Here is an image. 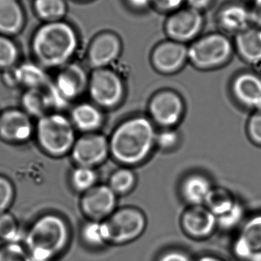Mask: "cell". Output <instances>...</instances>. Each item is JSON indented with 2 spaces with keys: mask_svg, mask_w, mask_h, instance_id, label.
Here are the masks:
<instances>
[{
  "mask_svg": "<svg viewBox=\"0 0 261 261\" xmlns=\"http://www.w3.org/2000/svg\"><path fill=\"white\" fill-rule=\"evenodd\" d=\"M156 135L153 124L146 118L124 121L113 130L109 140L110 153L121 164H139L151 152Z\"/></svg>",
  "mask_w": 261,
  "mask_h": 261,
  "instance_id": "obj_2",
  "label": "cell"
},
{
  "mask_svg": "<svg viewBox=\"0 0 261 261\" xmlns=\"http://www.w3.org/2000/svg\"><path fill=\"white\" fill-rule=\"evenodd\" d=\"M37 15L48 22L60 21L66 12L64 0H35Z\"/></svg>",
  "mask_w": 261,
  "mask_h": 261,
  "instance_id": "obj_29",
  "label": "cell"
},
{
  "mask_svg": "<svg viewBox=\"0 0 261 261\" xmlns=\"http://www.w3.org/2000/svg\"><path fill=\"white\" fill-rule=\"evenodd\" d=\"M233 254L240 261H261V213L247 219L233 243Z\"/></svg>",
  "mask_w": 261,
  "mask_h": 261,
  "instance_id": "obj_11",
  "label": "cell"
},
{
  "mask_svg": "<svg viewBox=\"0 0 261 261\" xmlns=\"http://www.w3.org/2000/svg\"><path fill=\"white\" fill-rule=\"evenodd\" d=\"M121 47V39L114 33L101 34L93 40L89 48V65L93 70L107 68L119 57Z\"/></svg>",
  "mask_w": 261,
  "mask_h": 261,
  "instance_id": "obj_17",
  "label": "cell"
},
{
  "mask_svg": "<svg viewBox=\"0 0 261 261\" xmlns=\"http://www.w3.org/2000/svg\"><path fill=\"white\" fill-rule=\"evenodd\" d=\"M116 194L109 186H95L83 194L80 206L90 221L102 222L116 211Z\"/></svg>",
  "mask_w": 261,
  "mask_h": 261,
  "instance_id": "obj_12",
  "label": "cell"
},
{
  "mask_svg": "<svg viewBox=\"0 0 261 261\" xmlns=\"http://www.w3.org/2000/svg\"><path fill=\"white\" fill-rule=\"evenodd\" d=\"M211 186L209 180L202 175H192L184 181L182 193L185 201L193 205H204Z\"/></svg>",
  "mask_w": 261,
  "mask_h": 261,
  "instance_id": "obj_24",
  "label": "cell"
},
{
  "mask_svg": "<svg viewBox=\"0 0 261 261\" xmlns=\"http://www.w3.org/2000/svg\"><path fill=\"white\" fill-rule=\"evenodd\" d=\"M75 130L70 119L60 113H47L38 119L35 125L38 145L54 158L70 153L77 139Z\"/></svg>",
  "mask_w": 261,
  "mask_h": 261,
  "instance_id": "obj_4",
  "label": "cell"
},
{
  "mask_svg": "<svg viewBox=\"0 0 261 261\" xmlns=\"http://www.w3.org/2000/svg\"><path fill=\"white\" fill-rule=\"evenodd\" d=\"M89 78L78 64H68L45 87L51 109L61 110L87 89Z\"/></svg>",
  "mask_w": 261,
  "mask_h": 261,
  "instance_id": "obj_5",
  "label": "cell"
},
{
  "mask_svg": "<svg viewBox=\"0 0 261 261\" xmlns=\"http://www.w3.org/2000/svg\"><path fill=\"white\" fill-rule=\"evenodd\" d=\"M185 0H152V4L161 12H173L182 9Z\"/></svg>",
  "mask_w": 261,
  "mask_h": 261,
  "instance_id": "obj_39",
  "label": "cell"
},
{
  "mask_svg": "<svg viewBox=\"0 0 261 261\" xmlns=\"http://www.w3.org/2000/svg\"><path fill=\"white\" fill-rule=\"evenodd\" d=\"M136 184V176L129 169H120L110 176L109 187L116 195L126 194Z\"/></svg>",
  "mask_w": 261,
  "mask_h": 261,
  "instance_id": "obj_30",
  "label": "cell"
},
{
  "mask_svg": "<svg viewBox=\"0 0 261 261\" xmlns=\"http://www.w3.org/2000/svg\"><path fill=\"white\" fill-rule=\"evenodd\" d=\"M31 118L22 110H5L0 114V138L12 144L27 142L35 134Z\"/></svg>",
  "mask_w": 261,
  "mask_h": 261,
  "instance_id": "obj_13",
  "label": "cell"
},
{
  "mask_svg": "<svg viewBox=\"0 0 261 261\" xmlns=\"http://www.w3.org/2000/svg\"><path fill=\"white\" fill-rule=\"evenodd\" d=\"M235 203L236 201L228 191L216 188L211 189L204 205L216 217H219L230 211Z\"/></svg>",
  "mask_w": 261,
  "mask_h": 261,
  "instance_id": "obj_27",
  "label": "cell"
},
{
  "mask_svg": "<svg viewBox=\"0 0 261 261\" xmlns=\"http://www.w3.org/2000/svg\"><path fill=\"white\" fill-rule=\"evenodd\" d=\"M218 21L224 31L237 35L251 26L249 9L241 5H230L221 9Z\"/></svg>",
  "mask_w": 261,
  "mask_h": 261,
  "instance_id": "obj_22",
  "label": "cell"
},
{
  "mask_svg": "<svg viewBox=\"0 0 261 261\" xmlns=\"http://www.w3.org/2000/svg\"><path fill=\"white\" fill-rule=\"evenodd\" d=\"M232 43L226 35L212 33L196 40L188 47V60L199 69L225 64L232 55Z\"/></svg>",
  "mask_w": 261,
  "mask_h": 261,
  "instance_id": "obj_7",
  "label": "cell"
},
{
  "mask_svg": "<svg viewBox=\"0 0 261 261\" xmlns=\"http://www.w3.org/2000/svg\"><path fill=\"white\" fill-rule=\"evenodd\" d=\"M81 239L89 248L99 249L108 245L104 231V221L88 220L81 227Z\"/></svg>",
  "mask_w": 261,
  "mask_h": 261,
  "instance_id": "obj_26",
  "label": "cell"
},
{
  "mask_svg": "<svg viewBox=\"0 0 261 261\" xmlns=\"http://www.w3.org/2000/svg\"><path fill=\"white\" fill-rule=\"evenodd\" d=\"M183 232L194 240H205L218 228L217 217L205 205H193L184 212L181 218Z\"/></svg>",
  "mask_w": 261,
  "mask_h": 261,
  "instance_id": "obj_14",
  "label": "cell"
},
{
  "mask_svg": "<svg viewBox=\"0 0 261 261\" xmlns=\"http://www.w3.org/2000/svg\"><path fill=\"white\" fill-rule=\"evenodd\" d=\"M70 153L77 166L94 168L110 153L109 141L104 135L96 132L84 134L76 139Z\"/></svg>",
  "mask_w": 261,
  "mask_h": 261,
  "instance_id": "obj_9",
  "label": "cell"
},
{
  "mask_svg": "<svg viewBox=\"0 0 261 261\" xmlns=\"http://www.w3.org/2000/svg\"><path fill=\"white\" fill-rule=\"evenodd\" d=\"M235 47L240 56L251 64L261 63V29L251 27L237 34Z\"/></svg>",
  "mask_w": 261,
  "mask_h": 261,
  "instance_id": "obj_21",
  "label": "cell"
},
{
  "mask_svg": "<svg viewBox=\"0 0 261 261\" xmlns=\"http://www.w3.org/2000/svg\"><path fill=\"white\" fill-rule=\"evenodd\" d=\"M195 261H225L221 257H217V256L211 255V254H208V255L201 256L200 257Z\"/></svg>",
  "mask_w": 261,
  "mask_h": 261,
  "instance_id": "obj_43",
  "label": "cell"
},
{
  "mask_svg": "<svg viewBox=\"0 0 261 261\" xmlns=\"http://www.w3.org/2000/svg\"><path fill=\"white\" fill-rule=\"evenodd\" d=\"M70 239L67 221L59 215L47 213L32 222L21 244L30 261H55L66 251Z\"/></svg>",
  "mask_w": 261,
  "mask_h": 261,
  "instance_id": "obj_1",
  "label": "cell"
},
{
  "mask_svg": "<svg viewBox=\"0 0 261 261\" xmlns=\"http://www.w3.org/2000/svg\"><path fill=\"white\" fill-rule=\"evenodd\" d=\"M151 59L158 71L174 73L180 70L188 59V47L183 43L168 40L155 47Z\"/></svg>",
  "mask_w": 261,
  "mask_h": 261,
  "instance_id": "obj_16",
  "label": "cell"
},
{
  "mask_svg": "<svg viewBox=\"0 0 261 261\" xmlns=\"http://www.w3.org/2000/svg\"><path fill=\"white\" fill-rule=\"evenodd\" d=\"M236 99L248 108L261 110V78L254 73L241 74L232 87Z\"/></svg>",
  "mask_w": 261,
  "mask_h": 261,
  "instance_id": "obj_18",
  "label": "cell"
},
{
  "mask_svg": "<svg viewBox=\"0 0 261 261\" xmlns=\"http://www.w3.org/2000/svg\"><path fill=\"white\" fill-rule=\"evenodd\" d=\"M24 23V15L17 0H0V32L18 33Z\"/></svg>",
  "mask_w": 261,
  "mask_h": 261,
  "instance_id": "obj_23",
  "label": "cell"
},
{
  "mask_svg": "<svg viewBox=\"0 0 261 261\" xmlns=\"http://www.w3.org/2000/svg\"><path fill=\"white\" fill-rule=\"evenodd\" d=\"M15 197V189L12 182L5 176H0V214L10 208Z\"/></svg>",
  "mask_w": 261,
  "mask_h": 261,
  "instance_id": "obj_35",
  "label": "cell"
},
{
  "mask_svg": "<svg viewBox=\"0 0 261 261\" xmlns=\"http://www.w3.org/2000/svg\"><path fill=\"white\" fill-rule=\"evenodd\" d=\"M98 173L94 168L77 166L70 176L72 188L78 193L84 194L96 186Z\"/></svg>",
  "mask_w": 261,
  "mask_h": 261,
  "instance_id": "obj_28",
  "label": "cell"
},
{
  "mask_svg": "<svg viewBox=\"0 0 261 261\" xmlns=\"http://www.w3.org/2000/svg\"><path fill=\"white\" fill-rule=\"evenodd\" d=\"M18 50L13 41L0 35V69L12 68L18 60Z\"/></svg>",
  "mask_w": 261,
  "mask_h": 261,
  "instance_id": "obj_32",
  "label": "cell"
},
{
  "mask_svg": "<svg viewBox=\"0 0 261 261\" xmlns=\"http://www.w3.org/2000/svg\"><path fill=\"white\" fill-rule=\"evenodd\" d=\"M8 76L12 85L21 86L26 90L45 88L51 82L42 66L32 63H24L12 68Z\"/></svg>",
  "mask_w": 261,
  "mask_h": 261,
  "instance_id": "obj_19",
  "label": "cell"
},
{
  "mask_svg": "<svg viewBox=\"0 0 261 261\" xmlns=\"http://www.w3.org/2000/svg\"><path fill=\"white\" fill-rule=\"evenodd\" d=\"M156 261H195L189 254L184 250L171 248L165 250L159 254Z\"/></svg>",
  "mask_w": 261,
  "mask_h": 261,
  "instance_id": "obj_36",
  "label": "cell"
},
{
  "mask_svg": "<svg viewBox=\"0 0 261 261\" xmlns=\"http://www.w3.org/2000/svg\"><path fill=\"white\" fill-rule=\"evenodd\" d=\"M93 104L99 108L116 107L123 99L124 87L117 73L108 68L93 70L87 86Z\"/></svg>",
  "mask_w": 261,
  "mask_h": 261,
  "instance_id": "obj_8",
  "label": "cell"
},
{
  "mask_svg": "<svg viewBox=\"0 0 261 261\" xmlns=\"http://www.w3.org/2000/svg\"><path fill=\"white\" fill-rule=\"evenodd\" d=\"M179 137L174 130H164L156 135V144L161 148L170 149L177 144Z\"/></svg>",
  "mask_w": 261,
  "mask_h": 261,
  "instance_id": "obj_38",
  "label": "cell"
},
{
  "mask_svg": "<svg viewBox=\"0 0 261 261\" xmlns=\"http://www.w3.org/2000/svg\"><path fill=\"white\" fill-rule=\"evenodd\" d=\"M131 7L136 9H146L147 6L152 4V0H127Z\"/></svg>",
  "mask_w": 261,
  "mask_h": 261,
  "instance_id": "obj_42",
  "label": "cell"
},
{
  "mask_svg": "<svg viewBox=\"0 0 261 261\" xmlns=\"http://www.w3.org/2000/svg\"><path fill=\"white\" fill-rule=\"evenodd\" d=\"M78 47L76 32L64 21L47 22L37 30L32 50L43 67H58L67 64Z\"/></svg>",
  "mask_w": 261,
  "mask_h": 261,
  "instance_id": "obj_3",
  "label": "cell"
},
{
  "mask_svg": "<svg viewBox=\"0 0 261 261\" xmlns=\"http://www.w3.org/2000/svg\"><path fill=\"white\" fill-rule=\"evenodd\" d=\"M69 119L75 130L84 134L94 133L104 122L101 108L93 102H81L75 106L70 112Z\"/></svg>",
  "mask_w": 261,
  "mask_h": 261,
  "instance_id": "obj_20",
  "label": "cell"
},
{
  "mask_svg": "<svg viewBox=\"0 0 261 261\" xmlns=\"http://www.w3.org/2000/svg\"><path fill=\"white\" fill-rule=\"evenodd\" d=\"M22 110L31 117L39 119L50 110L45 88L26 90L21 96Z\"/></svg>",
  "mask_w": 261,
  "mask_h": 261,
  "instance_id": "obj_25",
  "label": "cell"
},
{
  "mask_svg": "<svg viewBox=\"0 0 261 261\" xmlns=\"http://www.w3.org/2000/svg\"><path fill=\"white\" fill-rule=\"evenodd\" d=\"M211 1L212 0H185V2L188 3V7L193 8L200 12L206 9L211 4Z\"/></svg>",
  "mask_w": 261,
  "mask_h": 261,
  "instance_id": "obj_41",
  "label": "cell"
},
{
  "mask_svg": "<svg viewBox=\"0 0 261 261\" xmlns=\"http://www.w3.org/2000/svg\"><path fill=\"white\" fill-rule=\"evenodd\" d=\"M147 218L142 211L133 207L116 210L104 221L107 244L124 245L137 240L147 228Z\"/></svg>",
  "mask_w": 261,
  "mask_h": 261,
  "instance_id": "obj_6",
  "label": "cell"
},
{
  "mask_svg": "<svg viewBox=\"0 0 261 261\" xmlns=\"http://www.w3.org/2000/svg\"><path fill=\"white\" fill-rule=\"evenodd\" d=\"M243 207L239 202H236L234 206L230 211L217 217L218 228H221L225 231H230L236 228L242 223L244 219Z\"/></svg>",
  "mask_w": 261,
  "mask_h": 261,
  "instance_id": "obj_33",
  "label": "cell"
},
{
  "mask_svg": "<svg viewBox=\"0 0 261 261\" xmlns=\"http://www.w3.org/2000/svg\"><path fill=\"white\" fill-rule=\"evenodd\" d=\"M0 261H30L22 244L3 243L0 246Z\"/></svg>",
  "mask_w": 261,
  "mask_h": 261,
  "instance_id": "obj_34",
  "label": "cell"
},
{
  "mask_svg": "<svg viewBox=\"0 0 261 261\" xmlns=\"http://www.w3.org/2000/svg\"><path fill=\"white\" fill-rule=\"evenodd\" d=\"M183 110V102L180 96L169 90L155 95L150 103V114L153 120L167 128L179 122Z\"/></svg>",
  "mask_w": 261,
  "mask_h": 261,
  "instance_id": "obj_15",
  "label": "cell"
},
{
  "mask_svg": "<svg viewBox=\"0 0 261 261\" xmlns=\"http://www.w3.org/2000/svg\"><path fill=\"white\" fill-rule=\"evenodd\" d=\"M248 133L254 143L261 145V110H256L250 119Z\"/></svg>",
  "mask_w": 261,
  "mask_h": 261,
  "instance_id": "obj_37",
  "label": "cell"
},
{
  "mask_svg": "<svg viewBox=\"0 0 261 261\" xmlns=\"http://www.w3.org/2000/svg\"><path fill=\"white\" fill-rule=\"evenodd\" d=\"M249 12L251 25L261 29V0H253Z\"/></svg>",
  "mask_w": 261,
  "mask_h": 261,
  "instance_id": "obj_40",
  "label": "cell"
},
{
  "mask_svg": "<svg viewBox=\"0 0 261 261\" xmlns=\"http://www.w3.org/2000/svg\"><path fill=\"white\" fill-rule=\"evenodd\" d=\"M20 236L18 222L13 215L8 212L0 214V240L4 243L18 242Z\"/></svg>",
  "mask_w": 261,
  "mask_h": 261,
  "instance_id": "obj_31",
  "label": "cell"
},
{
  "mask_svg": "<svg viewBox=\"0 0 261 261\" xmlns=\"http://www.w3.org/2000/svg\"><path fill=\"white\" fill-rule=\"evenodd\" d=\"M203 24L202 12L188 7L172 13L165 21V31L170 40L185 44L199 35Z\"/></svg>",
  "mask_w": 261,
  "mask_h": 261,
  "instance_id": "obj_10",
  "label": "cell"
}]
</instances>
